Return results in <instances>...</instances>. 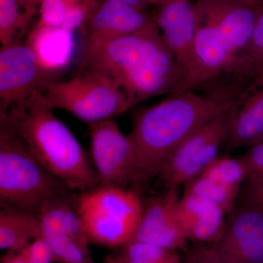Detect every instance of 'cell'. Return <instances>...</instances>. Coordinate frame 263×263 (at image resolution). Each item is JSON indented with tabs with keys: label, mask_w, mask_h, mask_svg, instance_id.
<instances>
[{
	"label": "cell",
	"mask_w": 263,
	"mask_h": 263,
	"mask_svg": "<svg viewBox=\"0 0 263 263\" xmlns=\"http://www.w3.org/2000/svg\"><path fill=\"white\" fill-rule=\"evenodd\" d=\"M91 162L100 186H132L136 153L129 136L113 119L88 124Z\"/></svg>",
	"instance_id": "30bf717a"
},
{
	"label": "cell",
	"mask_w": 263,
	"mask_h": 263,
	"mask_svg": "<svg viewBox=\"0 0 263 263\" xmlns=\"http://www.w3.org/2000/svg\"><path fill=\"white\" fill-rule=\"evenodd\" d=\"M95 1L41 0L37 24L49 28L62 29L72 34L82 27Z\"/></svg>",
	"instance_id": "d6986e66"
},
{
	"label": "cell",
	"mask_w": 263,
	"mask_h": 263,
	"mask_svg": "<svg viewBox=\"0 0 263 263\" xmlns=\"http://www.w3.org/2000/svg\"><path fill=\"white\" fill-rule=\"evenodd\" d=\"M155 22L145 8L120 0H95L81 27L84 39H108L139 32Z\"/></svg>",
	"instance_id": "5bb4252c"
},
{
	"label": "cell",
	"mask_w": 263,
	"mask_h": 263,
	"mask_svg": "<svg viewBox=\"0 0 263 263\" xmlns=\"http://www.w3.org/2000/svg\"><path fill=\"white\" fill-rule=\"evenodd\" d=\"M41 224L34 214L1 204L0 249L17 252L41 236Z\"/></svg>",
	"instance_id": "ac0fdd59"
},
{
	"label": "cell",
	"mask_w": 263,
	"mask_h": 263,
	"mask_svg": "<svg viewBox=\"0 0 263 263\" xmlns=\"http://www.w3.org/2000/svg\"><path fill=\"white\" fill-rule=\"evenodd\" d=\"M200 175L215 180L223 186L240 195L247 171L241 158L218 157Z\"/></svg>",
	"instance_id": "7402d4cb"
},
{
	"label": "cell",
	"mask_w": 263,
	"mask_h": 263,
	"mask_svg": "<svg viewBox=\"0 0 263 263\" xmlns=\"http://www.w3.org/2000/svg\"><path fill=\"white\" fill-rule=\"evenodd\" d=\"M79 67L110 78L133 105L182 92L186 76L157 24L108 39H84Z\"/></svg>",
	"instance_id": "6da1fadb"
},
{
	"label": "cell",
	"mask_w": 263,
	"mask_h": 263,
	"mask_svg": "<svg viewBox=\"0 0 263 263\" xmlns=\"http://www.w3.org/2000/svg\"><path fill=\"white\" fill-rule=\"evenodd\" d=\"M249 148L241 158L247 171L245 181L255 179L263 174V139Z\"/></svg>",
	"instance_id": "4316f807"
},
{
	"label": "cell",
	"mask_w": 263,
	"mask_h": 263,
	"mask_svg": "<svg viewBox=\"0 0 263 263\" xmlns=\"http://www.w3.org/2000/svg\"><path fill=\"white\" fill-rule=\"evenodd\" d=\"M120 256L123 259L148 263H181L177 251L137 240H132L122 247Z\"/></svg>",
	"instance_id": "cb8c5ba5"
},
{
	"label": "cell",
	"mask_w": 263,
	"mask_h": 263,
	"mask_svg": "<svg viewBox=\"0 0 263 263\" xmlns=\"http://www.w3.org/2000/svg\"><path fill=\"white\" fill-rule=\"evenodd\" d=\"M39 93L52 108L65 110L88 124L113 119L134 106L110 78L81 67L69 80L50 83Z\"/></svg>",
	"instance_id": "8992f818"
},
{
	"label": "cell",
	"mask_w": 263,
	"mask_h": 263,
	"mask_svg": "<svg viewBox=\"0 0 263 263\" xmlns=\"http://www.w3.org/2000/svg\"><path fill=\"white\" fill-rule=\"evenodd\" d=\"M230 112L197 129L173 152L158 175L166 187L186 184L219 157L221 144L226 141Z\"/></svg>",
	"instance_id": "ba28073f"
},
{
	"label": "cell",
	"mask_w": 263,
	"mask_h": 263,
	"mask_svg": "<svg viewBox=\"0 0 263 263\" xmlns=\"http://www.w3.org/2000/svg\"><path fill=\"white\" fill-rule=\"evenodd\" d=\"M37 217L42 228L62 232L89 249V241L78 209L77 196L67 193L51 199L43 205Z\"/></svg>",
	"instance_id": "e0dca14e"
},
{
	"label": "cell",
	"mask_w": 263,
	"mask_h": 263,
	"mask_svg": "<svg viewBox=\"0 0 263 263\" xmlns=\"http://www.w3.org/2000/svg\"><path fill=\"white\" fill-rule=\"evenodd\" d=\"M256 204H257V203H256ZM259 205H263V202H262V204H259Z\"/></svg>",
	"instance_id": "e575fe53"
},
{
	"label": "cell",
	"mask_w": 263,
	"mask_h": 263,
	"mask_svg": "<svg viewBox=\"0 0 263 263\" xmlns=\"http://www.w3.org/2000/svg\"><path fill=\"white\" fill-rule=\"evenodd\" d=\"M179 198L178 188H167L165 193L151 199L143 205L141 223L132 240L177 252L186 248L189 240L176 215Z\"/></svg>",
	"instance_id": "4fadbf2b"
},
{
	"label": "cell",
	"mask_w": 263,
	"mask_h": 263,
	"mask_svg": "<svg viewBox=\"0 0 263 263\" xmlns=\"http://www.w3.org/2000/svg\"><path fill=\"white\" fill-rule=\"evenodd\" d=\"M212 246L222 263H263V205L237 202Z\"/></svg>",
	"instance_id": "8fae6325"
},
{
	"label": "cell",
	"mask_w": 263,
	"mask_h": 263,
	"mask_svg": "<svg viewBox=\"0 0 263 263\" xmlns=\"http://www.w3.org/2000/svg\"><path fill=\"white\" fill-rule=\"evenodd\" d=\"M243 1L250 3V4H259V3H262L263 0H243Z\"/></svg>",
	"instance_id": "d6a6232c"
},
{
	"label": "cell",
	"mask_w": 263,
	"mask_h": 263,
	"mask_svg": "<svg viewBox=\"0 0 263 263\" xmlns=\"http://www.w3.org/2000/svg\"><path fill=\"white\" fill-rule=\"evenodd\" d=\"M235 104L220 93L202 95L187 90L137 114L128 135L136 153L133 190H143L188 137L230 111Z\"/></svg>",
	"instance_id": "7a4b0ae2"
},
{
	"label": "cell",
	"mask_w": 263,
	"mask_h": 263,
	"mask_svg": "<svg viewBox=\"0 0 263 263\" xmlns=\"http://www.w3.org/2000/svg\"><path fill=\"white\" fill-rule=\"evenodd\" d=\"M19 252L30 263L54 262L51 247L42 236L34 238Z\"/></svg>",
	"instance_id": "484cf974"
},
{
	"label": "cell",
	"mask_w": 263,
	"mask_h": 263,
	"mask_svg": "<svg viewBox=\"0 0 263 263\" xmlns=\"http://www.w3.org/2000/svg\"><path fill=\"white\" fill-rule=\"evenodd\" d=\"M127 4L134 5V6L138 7V8H146L147 5L143 0H120Z\"/></svg>",
	"instance_id": "f546056e"
},
{
	"label": "cell",
	"mask_w": 263,
	"mask_h": 263,
	"mask_svg": "<svg viewBox=\"0 0 263 263\" xmlns=\"http://www.w3.org/2000/svg\"><path fill=\"white\" fill-rule=\"evenodd\" d=\"M70 189L33 156L11 122L0 116V201L37 216L43 205Z\"/></svg>",
	"instance_id": "277c9868"
},
{
	"label": "cell",
	"mask_w": 263,
	"mask_h": 263,
	"mask_svg": "<svg viewBox=\"0 0 263 263\" xmlns=\"http://www.w3.org/2000/svg\"><path fill=\"white\" fill-rule=\"evenodd\" d=\"M182 263V262H181ZM183 263H222L212 245H202Z\"/></svg>",
	"instance_id": "83f0119b"
},
{
	"label": "cell",
	"mask_w": 263,
	"mask_h": 263,
	"mask_svg": "<svg viewBox=\"0 0 263 263\" xmlns=\"http://www.w3.org/2000/svg\"><path fill=\"white\" fill-rule=\"evenodd\" d=\"M0 116L13 124L38 162L70 190L86 192L100 186L84 148L39 91Z\"/></svg>",
	"instance_id": "3957f363"
},
{
	"label": "cell",
	"mask_w": 263,
	"mask_h": 263,
	"mask_svg": "<svg viewBox=\"0 0 263 263\" xmlns=\"http://www.w3.org/2000/svg\"><path fill=\"white\" fill-rule=\"evenodd\" d=\"M41 236L47 240L51 247L54 262L95 263L89 249L81 247L62 232L42 228Z\"/></svg>",
	"instance_id": "44dd1931"
},
{
	"label": "cell",
	"mask_w": 263,
	"mask_h": 263,
	"mask_svg": "<svg viewBox=\"0 0 263 263\" xmlns=\"http://www.w3.org/2000/svg\"><path fill=\"white\" fill-rule=\"evenodd\" d=\"M86 1L93 2L95 1V0H86Z\"/></svg>",
	"instance_id": "836d02e7"
},
{
	"label": "cell",
	"mask_w": 263,
	"mask_h": 263,
	"mask_svg": "<svg viewBox=\"0 0 263 263\" xmlns=\"http://www.w3.org/2000/svg\"><path fill=\"white\" fill-rule=\"evenodd\" d=\"M185 185L186 189L183 193L195 194L210 199L220 205L226 214L233 212L239 197V195L220 183L203 175H200Z\"/></svg>",
	"instance_id": "603a6c76"
},
{
	"label": "cell",
	"mask_w": 263,
	"mask_h": 263,
	"mask_svg": "<svg viewBox=\"0 0 263 263\" xmlns=\"http://www.w3.org/2000/svg\"><path fill=\"white\" fill-rule=\"evenodd\" d=\"M262 3L250 4L243 0H197L194 4L197 23L214 27L233 51L249 58L248 52Z\"/></svg>",
	"instance_id": "7c38bea8"
},
{
	"label": "cell",
	"mask_w": 263,
	"mask_h": 263,
	"mask_svg": "<svg viewBox=\"0 0 263 263\" xmlns=\"http://www.w3.org/2000/svg\"><path fill=\"white\" fill-rule=\"evenodd\" d=\"M103 263H126L123 260L122 257L120 256H108L105 258V261Z\"/></svg>",
	"instance_id": "4dcf8cb0"
},
{
	"label": "cell",
	"mask_w": 263,
	"mask_h": 263,
	"mask_svg": "<svg viewBox=\"0 0 263 263\" xmlns=\"http://www.w3.org/2000/svg\"><path fill=\"white\" fill-rule=\"evenodd\" d=\"M41 0H0L2 46L22 42Z\"/></svg>",
	"instance_id": "ffe728a7"
},
{
	"label": "cell",
	"mask_w": 263,
	"mask_h": 263,
	"mask_svg": "<svg viewBox=\"0 0 263 263\" xmlns=\"http://www.w3.org/2000/svg\"><path fill=\"white\" fill-rule=\"evenodd\" d=\"M1 263H30L20 252H10L2 258Z\"/></svg>",
	"instance_id": "f1b7e54d"
},
{
	"label": "cell",
	"mask_w": 263,
	"mask_h": 263,
	"mask_svg": "<svg viewBox=\"0 0 263 263\" xmlns=\"http://www.w3.org/2000/svg\"><path fill=\"white\" fill-rule=\"evenodd\" d=\"M226 213L215 202L195 195L183 193L176 205V215L189 240L201 245L216 243L227 226Z\"/></svg>",
	"instance_id": "9a60e30c"
},
{
	"label": "cell",
	"mask_w": 263,
	"mask_h": 263,
	"mask_svg": "<svg viewBox=\"0 0 263 263\" xmlns=\"http://www.w3.org/2000/svg\"><path fill=\"white\" fill-rule=\"evenodd\" d=\"M62 70L45 63L28 41L1 46L0 112L57 81Z\"/></svg>",
	"instance_id": "52a82bcc"
},
{
	"label": "cell",
	"mask_w": 263,
	"mask_h": 263,
	"mask_svg": "<svg viewBox=\"0 0 263 263\" xmlns=\"http://www.w3.org/2000/svg\"><path fill=\"white\" fill-rule=\"evenodd\" d=\"M147 5H158L162 0H143Z\"/></svg>",
	"instance_id": "1f68e13d"
},
{
	"label": "cell",
	"mask_w": 263,
	"mask_h": 263,
	"mask_svg": "<svg viewBox=\"0 0 263 263\" xmlns=\"http://www.w3.org/2000/svg\"><path fill=\"white\" fill-rule=\"evenodd\" d=\"M155 23L186 76L183 91L205 84L195 52L196 15L190 0H162Z\"/></svg>",
	"instance_id": "9c48e42d"
},
{
	"label": "cell",
	"mask_w": 263,
	"mask_h": 263,
	"mask_svg": "<svg viewBox=\"0 0 263 263\" xmlns=\"http://www.w3.org/2000/svg\"><path fill=\"white\" fill-rule=\"evenodd\" d=\"M248 92L230 112L226 141L233 149L252 146L263 139V77Z\"/></svg>",
	"instance_id": "2e32d148"
},
{
	"label": "cell",
	"mask_w": 263,
	"mask_h": 263,
	"mask_svg": "<svg viewBox=\"0 0 263 263\" xmlns=\"http://www.w3.org/2000/svg\"><path fill=\"white\" fill-rule=\"evenodd\" d=\"M258 79L263 77V5L254 27L248 52Z\"/></svg>",
	"instance_id": "d4e9b609"
},
{
	"label": "cell",
	"mask_w": 263,
	"mask_h": 263,
	"mask_svg": "<svg viewBox=\"0 0 263 263\" xmlns=\"http://www.w3.org/2000/svg\"><path fill=\"white\" fill-rule=\"evenodd\" d=\"M77 204L89 243L108 248L131 241L143 216L139 194L133 189L99 186L82 192Z\"/></svg>",
	"instance_id": "5b68a950"
}]
</instances>
